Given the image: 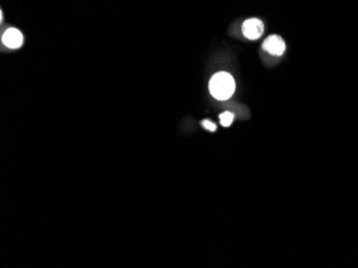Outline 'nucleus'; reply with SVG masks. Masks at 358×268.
I'll return each mask as SVG.
<instances>
[{
  "label": "nucleus",
  "instance_id": "nucleus-3",
  "mask_svg": "<svg viewBox=\"0 0 358 268\" xmlns=\"http://www.w3.org/2000/svg\"><path fill=\"white\" fill-rule=\"evenodd\" d=\"M263 49L272 55L281 56L285 51V43L281 37L270 36L264 41Z\"/></svg>",
  "mask_w": 358,
  "mask_h": 268
},
{
  "label": "nucleus",
  "instance_id": "nucleus-4",
  "mask_svg": "<svg viewBox=\"0 0 358 268\" xmlns=\"http://www.w3.org/2000/svg\"><path fill=\"white\" fill-rule=\"evenodd\" d=\"M24 42L21 32L16 28H9L3 35V43L9 49H18Z\"/></svg>",
  "mask_w": 358,
  "mask_h": 268
},
{
  "label": "nucleus",
  "instance_id": "nucleus-5",
  "mask_svg": "<svg viewBox=\"0 0 358 268\" xmlns=\"http://www.w3.org/2000/svg\"><path fill=\"white\" fill-rule=\"evenodd\" d=\"M234 120V115L230 111H225L220 115V122L223 127H230Z\"/></svg>",
  "mask_w": 358,
  "mask_h": 268
},
{
  "label": "nucleus",
  "instance_id": "nucleus-1",
  "mask_svg": "<svg viewBox=\"0 0 358 268\" xmlns=\"http://www.w3.org/2000/svg\"><path fill=\"white\" fill-rule=\"evenodd\" d=\"M210 94L218 100H227L235 92V81L227 72H219L209 82Z\"/></svg>",
  "mask_w": 358,
  "mask_h": 268
},
{
  "label": "nucleus",
  "instance_id": "nucleus-6",
  "mask_svg": "<svg viewBox=\"0 0 358 268\" xmlns=\"http://www.w3.org/2000/svg\"><path fill=\"white\" fill-rule=\"evenodd\" d=\"M202 126H203L205 129L211 131V132L216 131V129H217V126L214 124V122H211V121H209V120H203V121H202Z\"/></svg>",
  "mask_w": 358,
  "mask_h": 268
},
{
  "label": "nucleus",
  "instance_id": "nucleus-2",
  "mask_svg": "<svg viewBox=\"0 0 358 268\" xmlns=\"http://www.w3.org/2000/svg\"><path fill=\"white\" fill-rule=\"evenodd\" d=\"M242 32L245 38L256 40L261 38L264 33V24L259 18L247 19L242 25Z\"/></svg>",
  "mask_w": 358,
  "mask_h": 268
}]
</instances>
